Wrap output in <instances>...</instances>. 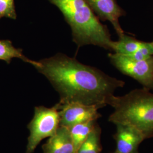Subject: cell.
Returning a JSON list of instances; mask_svg holds the SVG:
<instances>
[{
	"label": "cell",
	"mask_w": 153,
	"mask_h": 153,
	"mask_svg": "<svg viewBox=\"0 0 153 153\" xmlns=\"http://www.w3.org/2000/svg\"><path fill=\"white\" fill-rule=\"evenodd\" d=\"M33 67L59 93L60 104L79 103L102 108L125 85L123 81L61 53L37 61Z\"/></svg>",
	"instance_id": "obj_1"
},
{
	"label": "cell",
	"mask_w": 153,
	"mask_h": 153,
	"mask_svg": "<svg viewBox=\"0 0 153 153\" xmlns=\"http://www.w3.org/2000/svg\"><path fill=\"white\" fill-rule=\"evenodd\" d=\"M56 6L71 28L78 48L94 45L112 51L114 41L107 26L93 13L85 0H48Z\"/></svg>",
	"instance_id": "obj_2"
},
{
	"label": "cell",
	"mask_w": 153,
	"mask_h": 153,
	"mask_svg": "<svg viewBox=\"0 0 153 153\" xmlns=\"http://www.w3.org/2000/svg\"><path fill=\"white\" fill-rule=\"evenodd\" d=\"M114 108L108 121L131 126L145 140L153 138V93L146 88H136L123 96L113 95L108 104Z\"/></svg>",
	"instance_id": "obj_3"
},
{
	"label": "cell",
	"mask_w": 153,
	"mask_h": 153,
	"mask_svg": "<svg viewBox=\"0 0 153 153\" xmlns=\"http://www.w3.org/2000/svg\"><path fill=\"white\" fill-rule=\"evenodd\" d=\"M59 126V111L56 104L51 108L35 107L33 119L27 126L29 136L26 153H33L41 141L53 136Z\"/></svg>",
	"instance_id": "obj_4"
},
{
	"label": "cell",
	"mask_w": 153,
	"mask_h": 153,
	"mask_svg": "<svg viewBox=\"0 0 153 153\" xmlns=\"http://www.w3.org/2000/svg\"><path fill=\"white\" fill-rule=\"evenodd\" d=\"M108 57L121 73L137 81L143 88L153 90V56L140 61L133 60L116 53H109Z\"/></svg>",
	"instance_id": "obj_5"
},
{
	"label": "cell",
	"mask_w": 153,
	"mask_h": 153,
	"mask_svg": "<svg viewBox=\"0 0 153 153\" xmlns=\"http://www.w3.org/2000/svg\"><path fill=\"white\" fill-rule=\"evenodd\" d=\"M59 111L60 126L70 128L78 124L97 121L101 117L100 107L79 103L56 104Z\"/></svg>",
	"instance_id": "obj_6"
},
{
	"label": "cell",
	"mask_w": 153,
	"mask_h": 153,
	"mask_svg": "<svg viewBox=\"0 0 153 153\" xmlns=\"http://www.w3.org/2000/svg\"><path fill=\"white\" fill-rule=\"evenodd\" d=\"M93 13L102 21H108L113 26L119 37L125 33L119 19L125 14L116 0H85Z\"/></svg>",
	"instance_id": "obj_7"
},
{
	"label": "cell",
	"mask_w": 153,
	"mask_h": 153,
	"mask_svg": "<svg viewBox=\"0 0 153 153\" xmlns=\"http://www.w3.org/2000/svg\"><path fill=\"white\" fill-rule=\"evenodd\" d=\"M116 132L114 138L116 142V152L118 153H139V146L144 138L136 129L121 124H115Z\"/></svg>",
	"instance_id": "obj_8"
},
{
	"label": "cell",
	"mask_w": 153,
	"mask_h": 153,
	"mask_svg": "<svg viewBox=\"0 0 153 153\" xmlns=\"http://www.w3.org/2000/svg\"><path fill=\"white\" fill-rule=\"evenodd\" d=\"M43 153H76L69 128L60 126L42 146Z\"/></svg>",
	"instance_id": "obj_9"
},
{
	"label": "cell",
	"mask_w": 153,
	"mask_h": 153,
	"mask_svg": "<svg viewBox=\"0 0 153 153\" xmlns=\"http://www.w3.org/2000/svg\"><path fill=\"white\" fill-rule=\"evenodd\" d=\"M17 58L23 61L35 66L37 61L28 59L23 53L21 48H16L10 40H0V60L5 61L7 64H10L13 59Z\"/></svg>",
	"instance_id": "obj_10"
},
{
	"label": "cell",
	"mask_w": 153,
	"mask_h": 153,
	"mask_svg": "<svg viewBox=\"0 0 153 153\" xmlns=\"http://www.w3.org/2000/svg\"><path fill=\"white\" fill-rule=\"evenodd\" d=\"M143 42L126 34L119 37L118 41H114L112 51L119 55L129 56L135 53L142 45Z\"/></svg>",
	"instance_id": "obj_11"
},
{
	"label": "cell",
	"mask_w": 153,
	"mask_h": 153,
	"mask_svg": "<svg viewBox=\"0 0 153 153\" xmlns=\"http://www.w3.org/2000/svg\"><path fill=\"white\" fill-rule=\"evenodd\" d=\"M102 129L97 123L87 139L84 141L76 153H100Z\"/></svg>",
	"instance_id": "obj_12"
},
{
	"label": "cell",
	"mask_w": 153,
	"mask_h": 153,
	"mask_svg": "<svg viewBox=\"0 0 153 153\" xmlns=\"http://www.w3.org/2000/svg\"><path fill=\"white\" fill-rule=\"evenodd\" d=\"M97 123V121H91L78 124L69 128L75 153H76L80 146L87 139Z\"/></svg>",
	"instance_id": "obj_13"
},
{
	"label": "cell",
	"mask_w": 153,
	"mask_h": 153,
	"mask_svg": "<svg viewBox=\"0 0 153 153\" xmlns=\"http://www.w3.org/2000/svg\"><path fill=\"white\" fill-rule=\"evenodd\" d=\"M16 17L14 0H0V19L7 18L15 20Z\"/></svg>",
	"instance_id": "obj_14"
},
{
	"label": "cell",
	"mask_w": 153,
	"mask_h": 153,
	"mask_svg": "<svg viewBox=\"0 0 153 153\" xmlns=\"http://www.w3.org/2000/svg\"><path fill=\"white\" fill-rule=\"evenodd\" d=\"M117 153V152H116V151H115V152H114V153Z\"/></svg>",
	"instance_id": "obj_15"
},
{
	"label": "cell",
	"mask_w": 153,
	"mask_h": 153,
	"mask_svg": "<svg viewBox=\"0 0 153 153\" xmlns=\"http://www.w3.org/2000/svg\"><path fill=\"white\" fill-rule=\"evenodd\" d=\"M152 44H153V42H152Z\"/></svg>",
	"instance_id": "obj_16"
}]
</instances>
